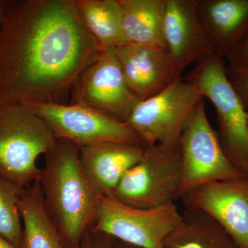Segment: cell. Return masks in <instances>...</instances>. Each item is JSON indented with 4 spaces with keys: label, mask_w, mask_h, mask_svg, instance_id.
<instances>
[{
    "label": "cell",
    "mask_w": 248,
    "mask_h": 248,
    "mask_svg": "<svg viewBox=\"0 0 248 248\" xmlns=\"http://www.w3.org/2000/svg\"><path fill=\"white\" fill-rule=\"evenodd\" d=\"M100 53L76 0H12L0 24V107L66 104Z\"/></svg>",
    "instance_id": "1"
},
{
    "label": "cell",
    "mask_w": 248,
    "mask_h": 248,
    "mask_svg": "<svg viewBox=\"0 0 248 248\" xmlns=\"http://www.w3.org/2000/svg\"><path fill=\"white\" fill-rule=\"evenodd\" d=\"M37 182L47 215L67 248H79L92 223L98 197L85 175L79 147L58 140L45 155Z\"/></svg>",
    "instance_id": "2"
},
{
    "label": "cell",
    "mask_w": 248,
    "mask_h": 248,
    "mask_svg": "<svg viewBox=\"0 0 248 248\" xmlns=\"http://www.w3.org/2000/svg\"><path fill=\"white\" fill-rule=\"evenodd\" d=\"M186 80L213 104L222 149L248 177V111L227 76L225 58L210 54L195 63Z\"/></svg>",
    "instance_id": "3"
},
{
    "label": "cell",
    "mask_w": 248,
    "mask_h": 248,
    "mask_svg": "<svg viewBox=\"0 0 248 248\" xmlns=\"http://www.w3.org/2000/svg\"><path fill=\"white\" fill-rule=\"evenodd\" d=\"M57 139L33 109L20 104L0 107V175L27 188L40 175L37 159Z\"/></svg>",
    "instance_id": "4"
},
{
    "label": "cell",
    "mask_w": 248,
    "mask_h": 248,
    "mask_svg": "<svg viewBox=\"0 0 248 248\" xmlns=\"http://www.w3.org/2000/svg\"><path fill=\"white\" fill-rule=\"evenodd\" d=\"M203 99L193 84L180 77L161 93L140 101L125 123L146 147L178 146Z\"/></svg>",
    "instance_id": "5"
},
{
    "label": "cell",
    "mask_w": 248,
    "mask_h": 248,
    "mask_svg": "<svg viewBox=\"0 0 248 248\" xmlns=\"http://www.w3.org/2000/svg\"><path fill=\"white\" fill-rule=\"evenodd\" d=\"M182 217L174 203L153 208L125 205L114 196L98 200L89 231L140 248H166L164 241Z\"/></svg>",
    "instance_id": "6"
},
{
    "label": "cell",
    "mask_w": 248,
    "mask_h": 248,
    "mask_svg": "<svg viewBox=\"0 0 248 248\" xmlns=\"http://www.w3.org/2000/svg\"><path fill=\"white\" fill-rule=\"evenodd\" d=\"M182 174L177 200L208 183L248 177L222 149L216 130L209 122L204 99L179 140Z\"/></svg>",
    "instance_id": "7"
},
{
    "label": "cell",
    "mask_w": 248,
    "mask_h": 248,
    "mask_svg": "<svg viewBox=\"0 0 248 248\" xmlns=\"http://www.w3.org/2000/svg\"><path fill=\"white\" fill-rule=\"evenodd\" d=\"M182 174L179 146H147L141 160L128 170L114 197L133 208H153L174 203Z\"/></svg>",
    "instance_id": "8"
},
{
    "label": "cell",
    "mask_w": 248,
    "mask_h": 248,
    "mask_svg": "<svg viewBox=\"0 0 248 248\" xmlns=\"http://www.w3.org/2000/svg\"><path fill=\"white\" fill-rule=\"evenodd\" d=\"M46 123L57 140L81 147L104 141H119L146 147L128 124L79 104L31 106Z\"/></svg>",
    "instance_id": "9"
},
{
    "label": "cell",
    "mask_w": 248,
    "mask_h": 248,
    "mask_svg": "<svg viewBox=\"0 0 248 248\" xmlns=\"http://www.w3.org/2000/svg\"><path fill=\"white\" fill-rule=\"evenodd\" d=\"M70 98V104L92 108L125 123L140 102L125 82L115 49L99 53L84 68Z\"/></svg>",
    "instance_id": "10"
},
{
    "label": "cell",
    "mask_w": 248,
    "mask_h": 248,
    "mask_svg": "<svg viewBox=\"0 0 248 248\" xmlns=\"http://www.w3.org/2000/svg\"><path fill=\"white\" fill-rule=\"evenodd\" d=\"M182 200L185 208L198 209L213 217L238 248H248V177L208 183Z\"/></svg>",
    "instance_id": "11"
},
{
    "label": "cell",
    "mask_w": 248,
    "mask_h": 248,
    "mask_svg": "<svg viewBox=\"0 0 248 248\" xmlns=\"http://www.w3.org/2000/svg\"><path fill=\"white\" fill-rule=\"evenodd\" d=\"M115 52L125 82L140 101L161 93L182 76L166 47L128 43Z\"/></svg>",
    "instance_id": "12"
},
{
    "label": "cell",
    "mask_w": 248,
    "mask_h": 248,
    "mask_svg": "<svg viewBox=\"0 0 248 248\" xmlns=\"http://www.w3.org/2000/svg\"><path fill=\"white\" fill-rule=\"evenodd\" d=\"M164 36L180 75L187 67L214 53L199 18L197 0H166Z\"/></svg>",
    "instance_id": "13"
},
{
    "label": "cell",
    "mask_w": 248,
    "mask_h": 248,
    "mask_svg": "<svg viewBox=\"0 0 248 248\" xmlns=\"http://www.w3.org/2000/svg\"><path fill=\"white\" fill-rule=\"evenodd\" d=\"M146 147L104 141L79 148L81 167L98 197L113 196L125 172L141 160Z\"/></svg>",
    "instance_id": "14"
},
{
    "label": "cell",
    "mask_w": 248,
    "mask_h": 248,
    "mask_svg": "<svg viewBox=\"0 0 248 248\" xmlns=\"http://www.w3.org/2000/svg\"><path fill=\"white\" fill-rule=\"evenodd\" d=\"M197 6L213 53L226 58L248 34V0H197Z\"/></svg>",
    "instance_id": "15"
},
{
    "label": "cell",
    "mask_w": 248,
    "mask_h": 248,
    "mask_svg": "<svg viewBox=\"0 0 248 248\" xmlns=\"http://www.w3.org/2000/svg\"><path fill=\"white\" fill-rule=\"evenodd\" d=\"M164 245L166 248H238L213 217L194 208H185Z\"/></svg>",
    "instance_id": "16"
},
{
    "label": "cell",
    "mask_w": 248,
    "mask_h": 248,
    "mask_svg": "<svg viewBox=\"0 0 248 248\" xmlns=\"http://www.w3.org/2000/svg\"><path fill=\"white\" fill-rule=\"evenodd\" d=\"M85 27L101 52L128 44L120 0H76Z\"/></svg>",
    "instance_id": "17"
},
{
    "label": "cell",
    "mask_w": 248,
    "mask_h": 248,
    "mask_svg": "<svg viewBox=\"0 0 248 248\" xmlns=\"http://www.w3.org/2000/svg\"><path fill=\"white\" fill-rule=\"evenodd\" d=\"M128 43L166 47L164 18L166 0H120Z\"/></svg>",
    "instance_id": "18"
},
{
    "label": "cell",
    "mask_w": 248,
    "mask_h": 248,
    "mask_svg": "<svg viewBox=\"0 0 248 248\" xmlns=\"http://www.w3.org/2000/svg\"><path fill=\"white\" fill-rule=\"evenodd\" d=\"M19 208L23 226L21 248H67L46 212L37 181L23 191Z\"/></svg>",
    "instance_id": "19"
},
{
    "label": "cell",
    "mask_w": 248,
    "mask_h": 248,
    "mask_svg": "<svg viewBox=\"0 0 248 248\" xmlns=\"http://www.w3.org/2000/svg\"><path fill=\"white\" fill-rule=\"evenodd\" d=\"M24 189L0 175V236L20 248L23 226L19 203Z\"/></svg>",
    "instance_id": "20"
},
{
    "label": "cell",
    "mask_w": 248,
    "mask_h": 248,
    "mask_svg": "<svg viewBox=\"0 0 248 248\" xmlns=\"http://www.w3.org/2000/svg\"><path fill=\"white\" fill-rule=\"evenodd\" d=\"M226 73L232 86L248 111V63L242 65L226 63Z\"/></svg>",
    "instance_id": "21"
},
{
    "label": "cell",
    "mask_w": 248,
    "mask_h": 248,
    "mask_svg": "<svg viewBox=\"0 0 248 248\" xmlns=\"http://www.w3.org/2000/svg\"><path fill=\"white\" fill-rule=\"evenodd\" d=\"M227 64L242 65L248 63V34L237 46L225 58Z\"/></svg>",
    "instance_id": "22"
},
{
    "label": "cell",
    "mask_w": 248,
    "mask_h": 248,
    "mask_svg": "<svg viewBox=\"0 0 248 248\" xmlns=\"http://www.w3.org/2000/svg\"><path fill=\"white\" fill-rule=\"evenodd\" d=\"M95 248H110L111 236L104 234H92Z\"/></svg>",
    "instance_id": "23"
},
{
    "label": "cell",
    "mask_w": 248,
    "mask_h": 248,
    "mask_svg": "<svg viewBox=\"0 0 248 248\" xmlns=\"http://www.w3.org/2000/svg\"><path fill=\"white\" fill-rule=\"evenodd\" d=\"M80 248H95L93 234H91L89 230H88L83 236L81 243H80Z\"/></svg>",
    "instance_id": "24"
},
{
    "label": "cell",
    "mask_w": 248,
    "mask_h": 248,
    "mask_svg": "<svg viewBox=\"0 0 248 248\" xmlns=\"http://www.w3.org/2000/svg\"><path fill=\"white\" fill-rule=\"evenodd\" d=\"M110 248H140L132 245L126 244L120 240L115 239L111 236V242Z\"/></svg>",
    "instance_id": "25"
},
{
    "label": "cell",
    "mask_w": 248,
    "mask_h": 248,
    "mask_svg": "<svg viewBox=\"0 0 248 248\" xmlns=\"http://www.w3.org/2000/svg\"><path fill=\"white\" fill-rule=\"evenodd\" d=\"M12 0H0V24L4 18L5 11L7 9L8 6L11 4Z\"/></svg>",
    "instance_id": "26"
},
{
    "label": "cell",
    "mask_w": 248,
    "mask_h": 248,
    "mask_svg": "<svg viewBox=\"0 0 248 248\" xmlns=\"http://www.w3.org/2000/svg\"><path fill=\"white\" fill-rule=\"evenodd\" d=\"M0 248H20L14 246L9 241H6L4 238L0 236Z\"/></svg>",
    "instance_id": "27"
},
{
    "label": "cell",
    "mask_w": 248,
    "mask_h": 248,
    "mask_svg": "<svg viewBox=\"0 0 248 248\" xmlns=\"http://www.w3.org/2000/svg\"></svg>",
    "instance_id": "28"
}]
</instances>
